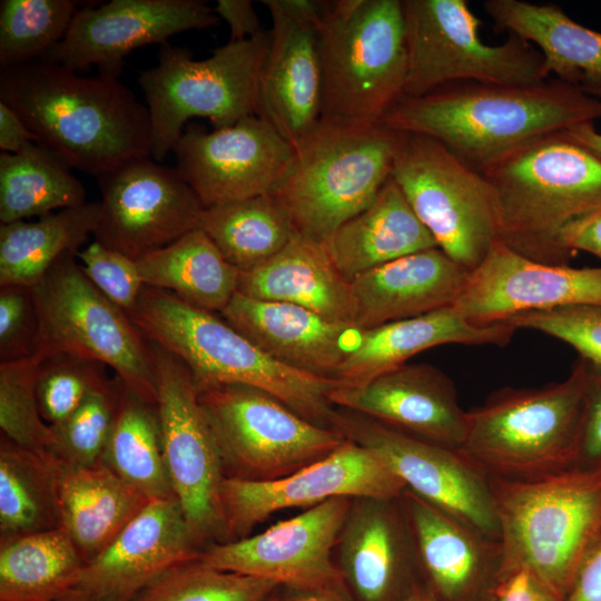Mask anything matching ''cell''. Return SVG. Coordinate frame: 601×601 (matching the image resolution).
Segmentation results:
<instances>
[{
  "mask_svg": "<svg viewBox=\"0 0 601 601\" xmlns=\"http://www.w3.org/2000/svg\"><path fill=\"white\" fill-rule=\"evenodd\" d=\"M0 101L70 169L99 177L151 156L148 108L119 78L81 76L45 57L1 69Z\"/></svg>",
  "mask_w": 601,
  "mask_h": 601,
  "instance_id": "1",
  "label": "cell"
},
{
  "mask_svg": "<svg viewBox=\"0 0 601 601\" xmlns=\"http://www.w3.org/2000/svg\"><path fill=\"white\" fill-rule=\"evenodd\" d=\"M601 119V98L556 78L524 85L455 82L402 97L381 124L434 138L483 173L544 135Z\"/></svg>",
  "mask_w": 601,
  "mask_h": 601,
  "instance_id": "2",
  "label": "cell"
},
{
  "mask_svg": "<svg viewBox=\"0 0 601 601\" xmlns=\"http://www.w3.org/2000/svg\"><path fill=\"white\" fill-rule=\"evenodd\" d=\"M493 196L497 238L545 264H566L564 231L601 210V159L565 130L539 137L481 173Z\"/></svg>",
  "mask_w": 601,
  "mask_h": 601,
  "instance_id": "3",
  "label": "cell"
},
{
  "mask_svg": "<svg viewBox=\"0 0 601 601\" xmlns=\"http://www.w3.org/2000/svg\"><path fill=\"white\" fill-rule=\"evenodd\" d=\"M501 549L496 583L526 569L561 601L601 538V465L512 480L491 477Z\"/></svg>",
  "mask_w": 601,
  "mask_h": 601,
  "instance_id": "4",
  "label": "cell"
},
{
  "mask_svg": "<svg viewBox=\"0 0 601 601\" xmlns=\"http://www.w3.org/2000/svg\"><path fill=\"white\" fill-rule=\"evenodd\" d=\"M128 316L148 341L185 363L198 390L223 384L257 387L309 422L331 427L335 406L328 394L338 382L279 363L213 312L145 286Z\"/></svg>",
  "mask_w": 601,
  "mask_h": 601,
  "instance_id": "5",
  "label": "cell"
},
{
  "mask_svg": "<svg viewBox=\"0 0 601 601\" xmlns=\"http://www.w3.org/2000/svg\"><path fill=\"white\" fill-rule=\"evenodd\" d=\"M400 137L382 124L321 118L293 145L287 174L269 195L298 234L324 243L391 178Z\"/></svg>",
  "mask_w": 601,
  "mask_h": 601,
  "instance_id": "6",
  "label": "cell"
},
{
  "mask_svg": "<svg viewBox=\"0 0 601 601\" xmlns=\"http://www.w3.org/2000/svg\"><path fill=\"white\" fill-rule=\"evenodd\" d=\"M591 373L579 357L562 382L496 392L466 412L460 452L491 477L530 480L574 467Z\"/></svg>",
  "mask_w": 601,
  "mask_h": 601,
  "instance_id": "7",
  "label": "cell"
},
{
  "mask_svg": "<svg viewBox=\"0 0 601 601\" xmlns=\"http://www.w3.org/2000/svg\"><path fill=\"white\" fill-rule=\"evenodd\" d=\"M322 114L381 124L404 96L407 50L403 1H327L319 26Z\"/></svg>",
  "mask_w": 601,
  "mask_h": 601,
  "instance_id": "8",
  "label": "cell"
},
{
  "mask_svg": "<svg viewBox=\"0 0 601 601\" xmlns=\"http://www.w3.org/2000/svg\"><path fill=\"white\" fill-rule=\"evenodd\" d=\"M75 252L60 257L31 287L37 313L32 357L70 355L100 362L144 402L156 405L149 341L128 314L85 275Z\"/></svg>",
  "mask_w": 601,
  "mask_h": 601,
  "instance_id": "9",
  "label": "cell"
},
{
  "mask_svg": "<svg viewBox=\"0 0 601 601\" xmlns=\"http://www.w3.org/2000/svg\"><path fill=\"white\" fill-rule=\"evenodd\" d=\"M269 41V32L228 41L203 60H195L185 48L161 45L157 65L138 77L150 117L155 161L167 157L191 118H207L221 129L257 115Z\"/></svg>",
  "mask_w": 601,
  "mask_h": 601,
  "instance_id": "10",
  "label": "cell"
},
{
  "mask_svg": "<svg viewBox=\"0 0 601 601\" xmlns=\"http://www.w3.org/2000/svg\"><path fill=\"white\" fill-rule=\"evenodd\" d=\"M407 72L403 97H420L455 82L524 85L549 77L542 53L509 35L485 45L481 21L465 0H403Z\"/></svg>",
  "mask_w": 601,
  "mask_h": 601,
  "instance_id": "11",
  "label": "cell"
},
{
  "mask_svg": "<svg viewBox=\"0 0 601 601\" xmlns=\"http://www.w3.org/2000/svg\"><path fill=\"white\" fill-rule=\"evenodd\" d=\"M226 477L269 481L334 452L346 440L302 417L257 387L223 384L199 390Z\"/></svg>",
  "mask_w": 601,
  "mask_h": 601,
  "instance_id": "12",
  "label": "cell"
},
{
  "mask_svg": "<svg viewBox=\"0 0 601 601\" xmlns=\"http://www.w3.org/2000/svg\"><path fill=\"white\" fill-rule=\"evenodd\" d=\"M450 258L474 269L497 239L496 213L484 176L439 140L401 132L392 176Z\"/></svg>",
  "mask_w": 601,
  "mask_h": 601,
  "instance_id": "13",
  "label": "cell"
},
{
  "mask_svg": "<svg viewBox=\"0 0 601 601\" xmlns=\"http://www.w3.org/2000/svg\"><path fill=\"white\" fill-rule=\"evenodd\" d=\"M164 459L176 500L204 549L224 541L221 456L199 403L193 374L175 354L149 341Z\"/></svg>",
  "mask_w": 601,
  "mask_h": 601,
  "instance_id": "14",
  "label": "cell"
},
{
  "mask_svg": "<svg viewBox=\"0 0 601 601\" xmlns=\"http://www.w3.org/2000/svg\"><path fill=\"white\" fill-rule=\"evenodd\" d=\"M331 427L372 451L408 491L477 532L499 535L490 480L460 451L344 408L334 410Z\"/></svg>",
  "mask_w": 601,
  "mask_h": 601,
  "instance_id": "15",
  "label": "cell"
},
{
  "mask_svg": "<svg viewBox=\"0 0 601 601\" xmlns=\"http://www.w3.org/2000/svg\"><path fill=\"white\" fill-rule=\"evenodd\" d=\"M405 490L378 456L346 440L324 459L276 480L225 477L220 486L223 542L247 536L280 510L308 509L334 497L395 500Z\"/></svg>",
  "mask_w": 601,
  "mask_h": 601,
  "instance_id": "16",
  "label": "cell"
},
{
  "mask_svg": "<svg viewBox=\"0 0 601 601\" xmlns=\"http://www.w3.org/2000/svg\"><path fill=\"white\" fill-rule=\"evenodd\" d=\"M97 242L134 260L199 228L205 206L177 168L138 158L98 177Z\"/></svg>",
  "mask_w": 601,
  "mask_h": 601,
  "instance_id": "17",
  "label": "cell"
},
{
  "mask_svg": "<svg viewBox=\"0 0 601 601\" xmlns=\"http://www.w3.org/2000/svg\"><path fill=\"white\" fill-rule=\"evenodd\" d=\"M171 151L180 176L210 207L270 194L287 174L294 149L254 115L210 132L188 125Z\"/></svg>",
  "mask_w": 601,
  "mask_h": 601,
  "instance_id": "18",
  "label": "cell"
},
{
  "mask_svg": "<svg viewBox=\"0 0 601 601\" xmlns=\"http://www.w3.org/2000/svg\"><path fill=\"white\" fill-rule=\"evenodd\" d=\"M352 499L334 497L245 538L215 542L198 558L206 564L278 585L313 589L344 584L333 560Z\"/></svg>",
  "mask_w": 601,
  "mask_h": 601,
  "instance_id": "19",
  "label": "cell"
},
{
  "mask_svg": "<svg viewBox=\"0 0 601 601\" xmlns=\"http://www.w3.org/2000/svg\"><path fill=\"white\" fill-rule=\"evenodd\" d=\"M218 23L206 1L111 0L78 9L66 36L46 58L71 71L96 66L100 75L119 78L131 51Z\"/></svg>",
  "mask_w": 601,
  "mask_h": 601,
  "instance_id": "20",
  "label": "cell"
},
{
  "mask_svg": "<svg viewBox=\"0 0 601 601\" xmlns=\"http://www.w3.org/2000/svg\"><path fill=\"white\" fill-rule=\"evenodd\" d=\"M273 21L259 81L257 116L292 144L319 121V26L327 1L264 0Z\"/></svg>",
  "mask_w": 601,
  "mask_h": 601,
  "instance_id": "21",
  "label": "cell"
},
{
  "mask_svg": "<svg viewBox=\"0 0 601 601\" xmlns=\"http://www.w3.org/2000/svg\"><path fill=\"white\" fill-rule=\"evenodd\" d=\"M570 305L601 306V267L540 263L497 238L452 307L471 324L485 326Z\"/></svg>",
  "mask_w": 601,
  "mask_h": 601,
  "instance_id": "22",
  "label": "cell"
},
{
  "mask_svg": "<svg viewBox=\"0 0 601 601\" xmlns=\"http://www.w3.org/2000/svg\"><path fill=\"white\" fill-rule=\"evenodd\" d=\"M201 550L176 499L150 501L83 565L58 601H132L167 570L197 558Z\"/></svg>",
  "mask_w": 601,
  "mask_h": 601,
  "instance_id": "23",
  "label": "cell"
},
{
  "mask_svg": "<svg viewBox=\"0 0 601 601\" xmlns=\"http://www.w3.org/2000/svg\"><path fill=\"white\" fill-rule=\"evenodd\" d=\"M344 408L414 437L460 451L466 412L453 381L431 364H403L358 385L337 383L328 394Z\"/></svg>",
  "mask_w": 601,
  "mask_h": 601,
  "instance_id": "24",
  "label": "cell"
},
{
  "mask_svg": "<svg viewBox=\"0 0 601 601\" xmlns=\"http://www.w3.org/2000/svg\"><path fill=\"white\" fill-rule=\"evenodd\" d=\"M225 321L279 363L336 380L358 327L336 323L302 306L236 293L220 312Z\"/></svg>",
  "mask_w": 601,
  "mask_h": 601,
  "instance_id": "25",
  "label": "cell"
},
{
  "mask_svg": "<svg viewBox=\"0 0 601 601\" xmlns=\"http://www.w3.org/2000/svg\"><path fill=\"white\" fill-rule=\"evenodd\" d=\"M393 501L352 499L336 544V565L353 601H402L420 584Z\"/></svg>",
  "mask_w": 601,
  "mask_h": 601,
  "instance_id": "26",
  "label": "cell"
},
{
  "mask_svg": "<svg viewBox=\"0 0 601 601\" xmlns=\"http://www.w3.org/2000/svg\"><path fill=\"white\" fill-rule=\"evenodd\" d=\"M470 272L439 247L367 270L351 280L353 325L372 328L451 307Z\"/></svg>",
  "mask_w": 601,
  "mask_h": 601,
  "instance_id": "27",
  "label": "cell"
},
{
  "mask_svg": "<svg viewBox=\"0 0 601 601\" xmlns=\"http://www.w3.org/2000/svg\"><path fill=\"white\" fill-rule=\"evenodd\" d=\"M506 323L471 324L452 306L412 318L359 328L354 347L342 363L336 382L358 385L406 363L431 347L506 345L515 333Z\"/></svg>",
  "mask_w": 601,
  "mask_h": 601,
  "instance_id": "28",
  "label": "cell"
},
{
  "mask_svg": "<svg viewBox=\"0 0 601 601\" xmlns=\"http://www.w3.org/2000/svg\"><path fill=\"white\" fill-rule=\"evenodd\" d=\"M402 496L423 585L439 601H492L495 571L487 566L471 528L407 489Z\"/></svg>",
  "mask_w": 601,
  "mask_h": 601,
  "instance_id": "29",
  "label": "cell"
},
{
  "mask_svg": "<svg viewBox=\"0 0 601 601\" xmlns=\"http://www.w3.org/2000/svg\"><path fill=\"white\" fill-rule=\"evenodd\" d=\"M237 293L294 304L332 322L353 325L351 282L337 269L323 243L298 233L269 260L240 272Z\"/></svg>",
  "mask_w": 601,
  "mask_h": 601,
  "instance_id": "30",
  "label": "cell"
},
{
  "mask_svg": "<svg viewBox=\"0 0 601 601\" xmlns=\"http://www.w3.org/2000/svg\"><path fill=\"white\" fill-rule=\"evenodd\" d=\"M323 244L349 282L401 257L437 247L392 177L368 207L342 224Z\"/></svg>",
  "mask_w": 601,
  "mask_h": 601,
  "instance_id": "31",
  "label": "cell"
},
{
  "mask_svg": "<svg viewBox=\"0 0 601 601\" xmlns=\"http://www.w3.org/2000/svg\"><path fill=\"white\" fill-rule=\"evenodd\" d=\"M58 502L60 526L87 563L105 550L150 500L101 462L73 465L59 460Z\"/></svg>",
  "mask_w": 601,
  "mask_h": 601,
  "instance_id": "32",
  "label": "cell"
},
{
  "mask_svg": "<svg viewBox=\"0 0 601 601\" xmlns=\"http://www.w3.org/2000/svg\"><path fill=\"white\" fill-rule=\"evenodd\" d=\"M484 9L509 35L542 53L549 77L591 95L601 88V32L571 19L559 6L521 0H486Z\"/></svg>",
  "mask_w": 601,
  "mask_h": 601,
  "instance_id": "33",
  "label": "cell"
},
{
  "mask_svg": "<svg viewBox=\"0 0 601 601\" xmlns=\"http://www.w3.org/2000/svg\"><path fill=\"white\" fill-rule=\"evenodd\" d=\"M136 262L145 286L209 312H221L237 293L240 272L200 228Z\"/></svg>",
  "mask_w": 601,
  "mask_h": 601,
  "instance_id": "34",
  "label": "cell"
},
{
  "mask_svg": "<svg viewBox=\"0 0 601 601\" xmlns=\"http://www.w3.org/2000/svg\"><path fill=\"white\" fill-rule=\"evenodd\" d=\"M99 201L0 226V287L37 285L65 254L93 235Z\"/></svg>",
  "mask_w": 601,
  "mask_h": 601,
  "instance_id": "35",
  "label": "cell"
},
{
  "mask_svg": "<svg viewBox=\"0 0 601 601\" xmlns=\"http://www.w3.org/2000/svg\"><path fill=\"white\" fill-rule=\"evenodd\" d=\"M0 541V601H58L86 564L61 526Z\"/></svg>",
  "mask_w": 601,
  "mask_h": 601,
  "instance_id": "36",
  "label": "cell"
},
{
  "mask_svg": "<svg viewBox=\"0 0 601 601\" xmlns=\"http://www.w3.org/2000/svg\"><path fill=\"white\" fill-rule=\"evenodd\" d=\"M58 457L50 451L0 444V540L60 526Z\"/></svg>",
  "mask_w": 601,
  "mask_h": 601,
  "instance_id": "37",
  "label": "cell"
},
{
  "mask_svg": "<svg viewBox=\"0 0 601 601\" xmlns=\"http://www.w3.org/2000/svg\"><path fill=\"white\" fill-rule=\"evenodd\" d=\"M86 203L81 181L39 144L32 142L16 154L0 155L1 225Z\"/></svg>",
  "mask_w": 601,
  "mask_h": 601,
  "instance_id": "38",
  "label": "cell"
},
{
  "mask_svg": "<svg viewBox=\"0 0 601 601\" xmlns=\"http://www.w3.org/2000/svg\"><path fill=\"white\" fill-rule=\"evenodd\" d=\"M101 463L150 501L176 499L156 406L140 400L120 380L117 413Z\"/></svg>",
  "mask_w": 601,
  "mask_h": 601,
  "instance_id": "39",
  "label": "cell"
},
{
  "mask_svg": "<svg viewBox=\"0 0 601 601\" xmlns=\"http://www.w3.org/2000/svg\"><path fill=\"white\" fill-rule=\"evenodd\" d=\"M199 228L239 272L266 263L297 234L269 194L205 207Z\"/></svg>",
  "mask_w": 601,
  "mask_h": 601,
  "instance_id": "40",
  "label": "cell"
},
{
  "mask_svg": "<svg viewBox=\"0 0 601 601\" xmlns=\"http://www.w3.org/2000/svg\"><path fill=\"white\" fill-rule=\"evenodd\" d=\"M72 0H1L0 69L45 58L66 36Z\"/></svg>",
  "mask_w": 601,
  "mask_h": 601,
  "instance_id": "41",
  "label": "cell"
},
{
  "mask_svg": "<svg viewBox=\"0 0 601 601\" xmlns=\"http://www.w3.org/2000/svg\"><path fill=\"white\" fill-rule=\"evenodd\" d=\"M278 587L270 580L216 569L197 556L167 570L132 601H268Z\"/></svg>",
  "mask_w": 601,
  "mask_h": 601,
  "instance_id": "42",
  "label": "cell"
},
{
  "mask_svg": "<svg viewBox=\"0 0 601 601\" xmlns=\"http://www.w3.org/2000/svg\"><path fill=\"white\" fill-rule=\"evenodd\" d=\"M38 368L32 356L0 362V427L2 436L21 447L51 452L56 437L39 410Z\"/></svg>",
  "mask_w": 601,
  "mask_h": 601,
  "instance_id": "43",
  "label": "cell"
},
{
  "mask_svg": "<svg viewBox=\"0 0 601 601\" xmlns=\"http://www.w3.org/2000/svg\"><path fill=\"white\" fill-rule=\"evenodd\" d=\"M119 380L92 392L63 422L51 426L56 443L51 452L62 462L95 465L101 462L115 422Z\"/></svg>",
  "mask_w": 601,
  "mask_h": 601,
  "instance_id": "44",
  "label": "cell"
},
{
  "mask_svg": "<svg viewBox=\"0 0 601 601\" xmlns=\"http://www.w3.org/2000/svg\"><path fill=\"white\" fill-rule=\"evenodd\" d=\"M106 365L87 358L59 355L39 364L36 393L45 422L55 426L69 417L110 378Z\"/></svg>",
  "mask_w": 601,
  "mask_h": 601,
  "instance_id": "45",
  "label": "cell"
},
{
  "mask_svg": "<svg viewBox=\"0 0 601 601\" xmlns=\"http://www.w3.org/2000/svg\"><path fill=\"white\" fill-rule=\"evenodd\" d=\"M515 329H532L572 346L580 357L601 368V306L570 305L519 314L506 322Z\"/></svg>",
  "mask_w": 601,
  "mask_h": 601,
  "instance_id": "46",
  "label": "cell"
},
{
  "mask_svg": "<svg viewBox=\"0 0 601 601\" xmlns=\"http://www.w3.org/2000/svg\"><path fill=\"white\" fill-rule=\"evenodd\" d=\"M76 256L89 280L114 304L129 314L145 287L137 262L95 240Z\"/></svg>",
  "mask_w": 601,
  "mask_h": 601,
  "instance_id": "47",
  "label": "cell"
},
{
  "mask_svg": "<svg viewBox=\"0 0 601 601\" xmlns=\"http://www.w3.org/2000/svg\"><path fill=\"white\" fill-rule=\"evenodd\" d=\"M37 313L31 288L0 287V361L30 357L37 334Z\"/></svg>",
  "mask_w": 601,
  "mask_h": 601,
  "instance_id": "48",
  "label": "cell"
},
{
  "mask_svg": "<svg viewBox=\"0 0 601 601\" xmlns=\"http://www.w3.org/2000/svg\"><path fill=\"white\" fill-rule=\"evenodd\" d=\"M592 366L590 385L583 413L579 461L591 466L601 465V368Z\"/></svg>",
  "mask_w": 601,
  "mask_h": 601,
  "instance_id": "49",
  "label": "cell"
},
{
  "mask_svg": "<svg viewBox=\"0 0 601 601\" xmlns=\"http://www.w3.org/2000/svg\"><path fill=\"white\" fill-rule=\"evenodd\" d=\"M492 597V601H561L526 569L499 581Z\"/></svg>",
  "mask_w": 601,
  "mask_h": 601,
  "instance_id": "50",
  "label": "cell"
},
{
  "mask_svg": "<svg viewBox=\"0 0 601 601\" xmlns=\"http://www.w3.org/2000/svg\"><path fill=\"white\" fill-rule=\"evenodd\" d=\"M214 10L219 19L229 26L231 42L244 41L265 32L249 0H217Z\"/></svg>",
  "mask_w": 601,
  "mask_h": 601,
  "instance_id": "51",
  "label": "cell"
},
{
  "mask_svg": "<svg viewBox=\"0 0 601 601\" xmlns=\"http://www.w3.org/2000/svg\"><path fill=\"white\" fill-rule=\"evenodd\" d=\"M562 601H601V538L585 555Z\"/></svg>",
  "mask_w": 601,
  "mask_h": 601,
  "instance_id": "52",
  "label": "cell"
},
{
  "mask_svg": "<svg viewBox=\"0 0 601 601\" xmlns=\"http://www.w3.org/2000/svg\"><path fill=\"white\" fill-rule=\"evenodd\" d=\"M568 252H585L601 260V210L574 223L563 234Z\"/></svg>",
  "mask_w": 601,
  "mask_h": 601,
  "instance_id": "53",
  "label": "cell"
},
{
  "mask_svg": "<svg viewBox=\"0 0 601 601\" xmlns=\"http://www.w3.org/2000/svg\"><path fill=\"white\" fill-rule=\"evenodd\" d=\"M32 142H37L35 134L11 107L0 101V149L16 154Z\"/></svg>",
  "mask_w": 601,
  "mask_h": 601,
  "instance_id": "54",
  "label": "cell"
},
{
  "mask_svg": "<svg viewBox=\"0 0 601 601\" xmlns=\"http://www.w3.org/2000/svg\"><path fill=\"white\" fill-rule=\"evenodd\" d=\"M268 601H353L344 584L297 589L279 585Z\"/></svg>",
  "mask_w": 601,
  "mask_h": 601,
  "instance_id": "55",
  "label": "cell"
},
{
  "mask_svg": "<svg viewBox=\"0 0 601 601\" xmlns=\"http://www.w3.org/2000/svg\"><path fill=\"white\" fill-rule=\"evenodd\" d=\"M565 131L601 159V132L593 122L575 125Z\"/></svg>",
  "mask_w": 601,
  "mask_h": 601,
  "instance_id": "56",
  "label": "cell"
},
{
  "mask_svg": "<svg viewBox=\"0 0 601 601\" xmlns=\"http://www.w3.org/2000/svg\"><path fill=\"white\" fill-rule=\"evenodd\" d=\"M402 601H439L423 584H417Z\"/></svg>",
  "mask_w": 601,
  "mask_h": 601,
  "instance_id": "57",
  "label": "cell"
},
{
  "mask_svg": "<svg viewBox=\"0 0 601 601\" xmlns=\"http://www.w3.org/2000/svg\"><path fill=\"white\" fill-rule=\"evenodd\" d=\"M594 97L601 98V88L593 92Z\"/></svg>",
  "mask_w": 601,
  "mask_h": 601,
  "instance_id": "58",
  "label": "cell"
}]
</instances>
